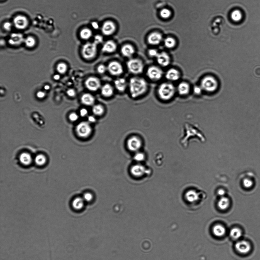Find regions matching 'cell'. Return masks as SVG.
<instances>
[{"instance_id": "obj_1", "label": "cell", "mask_w": 260, "mask_h": 260, "mask_svg": "<svg viewBox=\"0 0 260 260\" xmlns=\"http://www.w3.org/2000/svg\"><path fill=\"white\" fill-rule=\"evenodd\" d=\"M192 139H196L202 142L205 141L204 135L201 131L193 125L186 124L185 125L184 135L180 139V143L183 147L186 148L188 141Z\"/></svg>"}, {"instance_id": "obj_2", "label": "cell", "mask_w": 260, "mask_h": 260, "mask_svg": "<svg viewBox=\"0 0 260 260\" xmlns=\"http://www.w3.org/2000/svg\"><path fill=\"white\" fill-rule=\"evenodd\" d=\"M129 87L131 96L135 98L146 92L147 89V83L143 78L134 77L131 78Z\"/></svg>"}, {"instance_id": "obj_3", "label": "cell", "mask_w": 260, "mask_h": 260, "mask_svg": "<svg viewBox=\"0 0 260 260\" xmlns=\"http://www.w3.org/2000/svg\"><path fill=\"white\" fill-rule=\"evenodd\" d=\"M176 89L173 85L170 83H164L159 86L158 93L160 98L164 101H169L174 96Z\"/></svg>"}, {"instance_id": "obj_4", "label": "cell", "mask_w": 260, "mask_h": 260, "mask_svg": "<svg viewBox=\"0 0 260 260\" xmlns=\"http://www.w3.org/2000/svg\"><path fill=\"white\" fill-rule=\"evenodd\" d=\"M218 86V83L216 79L211 76L204 77L200 84L202 90L208 92H214L217 89Z\"/></svg>"}, {"instance_id": "obj_5", "label": "cell", "mask_w": 260, "mask_h": 260, "mask_svg": "<svg viewBox=\"0 0 260 260\" xmlns=\"http://www.w3.org/2000/svg\"><path fill=\"white\" fill-rule=\"evenodd\" d=\"M128 70L132 74H137L142 72L144 64L142 61L138 59H132L127 64Z\"/></svg>"}, {"instance_id": "obj_6", "label": "cell", "mask_w": 260, "mask_h": 260, "mask_svg": "<svg viewBox=\"0 0 260 260\" xmlns=\"http://www.w3.org/2000/svg\"><path fill=\"white\" fill-rule=\"evenodd\" d=\"M97 47L96 43H87L85 45L82 49V55L84 58L87 59H91L95 57Z\"/></svg>"}, {"instance_id": "obj_7", "label": "cell", "mask_w": 260, "mask_h": 260, "mask_svg": "<svg viewBox=\"0 0 260 260\" xmlns=\"http://www.w3.org/2000/svg\"><path fill=\"white\" fill-rule=\"evenodd\" d=\"M76 131L79 137L86 138L91 135L92 128L89 122H81L78 124L76 127Z\"/></svg>"}, {"instance_id": "obj_8", "label": "cell", "mask_w": 260, "mask_h": 260, "mask_svg": "<svg viewBox=\"0 0 260 260\" xmlns=\"http://www.w3.org/2000/svg\"><path fill=\"white\" fill-rule=\"evenodd\" d=\"M163 74L162 70L156 66L149 67L147 72L148 77L153 81L159 80L162 77Z\"/></svg>"}, {"instance_id": "obj_9", "label": "cell", "mask_w": 260, "mask_h": 260, "mask_svg": "<svg viewBox=\"0 0 260 260\" xmlns=\"http://www.w3.org/2000/svg\"><path fill=\"white\" fill-rule=\"evenodd\" d=\"M107 69L112 75L120 76L123 72V68L121 64L116 61H113L109 64Z\"/></svg>"}, {"instance_id": "obj_10", "label": "cell", "mask_w": 260, "mask_h": 260, "mask_svg": "<svg viewBox=\"0 0 260 260\" xmlns=\"http://www.w3.org/2000/svg\"><path fill=\"white\" fill-rule=\"evenodd\" d=\"M85 84L86 87L91 91H96L101 87V82L98 78L91 77L86 80Z\"/></svg>"}, {"instance_id": "obj_11", "label": "cell", "mask_w": 260, "mask_h": 260, "mask_svg": "<svg viewBox=\"0 0 260 260\" xmlns=\"http://www.w3.org/2000/svg\"><path fill=\"white\" fill-rule=\"evenodd\" d=\"M13 23L16 28L20 30H23L28 26V21L26 17L19 15L14 18Z\"/></svg>"}, {"instance_id": "obj_12", "label": "cell", "mask_w": 260, "mask_h": 260, "mask_svg": "<svg viewBox=\"0 0 260 260\" xmlns=\"http://www.w3.org/2000/svg\"><path fill=\"white\" fill-rule=\"evenodd\" d=\"M142 143L140 139L137 137H132L128 139L127 146L130 150L136 152L141 148Z\"/></svg>"}, {"instance_id": "obj_13", "label": "cell", "mask_w": 260, "mask_h": 260, "mask_svg": "<svg viewBox=\"0 0 260 260\" xmlns=\"http://www.w3.org/2000/svg\"><path fill=\"white\" fill-rule=\"evenodd\" d=\"M235 248L239 253L244 254L248 253L251 249L249 243L244 240L239 241L236 243Z\"/></svg>"}, {"instance_id": "obj_14", "label": "cell", "mask_w": 260, "mask_h": 260, "mask_svg": "<svg viewBox=\"0 0 260 260\" xmlns=\"http://www.w3.org/2000/svg\"><path fill=\"white\" fill-rule=\"evenodd\" d=\"M116 26L113 22L107 21L103 24L102 27V32L104 35H109L114 33Z\"/></svg>"}, {"instance_id": "obj_15", "label": "cell", "mask_w": 260, "mask_h": 260, "mask_svg": "<svg viewBox=\"0 0 260 260\" xmlns=\"http://www.w3.org/2000/svg\"><path fill=\"white\" fill-rule=\"evenodd\" d=\"M157 59L158 63L163 67H167L170 63V59L165 52H162L158 54Z\"/></svg>"}, {"instance_id": "obj_16", "label": "cell", "mask_w": 260, "mask_h": 260, "mask_svg": "<svg viewBox=\"0 0 260 260\" xmlns=\"http://www.w3.org/2000/svg\"><path fill=\"white\" fill-rule=\"evenodd\" d=\"M146 171L145 168L141 164L135 165L132 166L131 169V172L132 175L137 177L143 176Z\"/></svg>"}, {"instance_id": "obj_17", "label": "cell", "mask_w": 260, "mask_h": 260, "mask_svg": "<svg viewBox=\"0 0 260 260\" xmlns=\"http://www.w3.org/2000/svg\"><path fill=\"white\" fill-rule=\"evenodd\" d=\"M24 40L23 35L21 34L13 33L11 35L8 42L12 45H18L21 44Z\"/></svg>"}, {"instance_id": "obj_18", "label": "cell", "mask_w": 260, "mask_h": 260, "mask_svg": "<svg viewBox=\"0 0 260 260\" xmlns=\"http://www.w3.org/2000/svg\"><path fill=\"white\" fill-rule=\"evenodd\" d=\"M166 78L169 81H175L178 80L180 78L179 71L174 69H169L166 73Z\"/></svg>"}, {"instance_id": "obj_19", "label": "cell", "mask_w": 260, "mask_h": 260, "mask_svg": "<svg viewBox=\"0 0 260 260\" xmlns=\"http://www.w3.org/2000/svg\"><path fill=\"white\" fill-rule=\"evenodd\" d=\"M162 40L161 34L156 32L151 33L148 37V41L152 45H157L160 43Z\"/></svg>"}, {"instance_id": "obj_20", "label": "cell", "mask_w": 260, "mask_h": 260, "mask_svg": "<svg viewBox=\"0 0 260 260\" xmlns=\"http://www.w3.org/2000/svg\"><path fill=\"white\" fill-rule=\"evenodd\" d=\"M190 87L188 83L185 82H181L178 85L177 91L179 94L181 96H186L189 93Z\"/></svg>"}, {"instance_id": "obj_21", "label": "cell", "mask_w": 260, "mask_h": 260, "mask_svg": "<svg viewBox=\"0 0 260 260\" xmlns=\"http://www.w3.org/2000/svg\"><path fill=\"white\" fill-rule=\"evenodd\" d=\"M81 102L83 104L87 106H91L94 105L95 98L90 93H86L83 94L81 98Z\"/></svg>"}, {"instance_id": "obj_22", "label": "cell", "mask_w": 260, "mask_h": 260, "mask_svg": "<svg viewBox=\"0 0 260 260\" xmlns=\"http://www.w3.org/2000/svg\"><path fill=\"white\" fill-rule=\"evenodd\" d=\"M114 84L116 89L120 92L124 91L127 86L126 80L123 78L117 79L115 81Z\"/></svg>"}, {"instance_id": "obj_23", "label": "cell", "mask_w": 260, "mask_h": 260, "mask_svg": "<svg viewBox=\"0 0 260 260\" xmlns=\"http://www.w3.org/2000/svg\"><path fill=\"white\" fill-rule=\"evenodd\" d=\"M201 194V192L198 193V191H196V190H191L188 192L186 195V198L188 201L191 203H193L198 200L199 196Z\"/></svg>"}, {"instance_id": "obj_24", "label": "cell", "mask_w": 260, "mask_h": 260, "mask_svg": "<svg viewBox=\"0 0 260 260\" xmlns=\"http://www.w3.org/2000/svg\"><path fill=\"white\" fill-rule=\"evenodd\" d=\"M117 46L114 42L111 40L107 41L105 43L102 47L103 52L111 53L115 52L116 50Z\"/></svg>"}, {"instance_id": "obj_25", "label": "cell", "mask_w": 260, "mask_h": 260, "mask_svg": "<svg viewBox=\"0 0 260 260\" xmlns=\"http://www.w3.org/2000/svg\"><path fill=\"white\" fill-rule=\"evenodd\" d=\"M101 93L103 96L106 97H111L114 93L113 87L109 84H105L101 88Z\"/></svg>"}, {"instance_id": "obj_26", "label": "cell", "mask_w": 260, "mask_h": 260, "mask_svg": "<svg viewBox=\"0 0 260 260\" xmlns=\"http://www.w3.org/2000/svg\"><path fill=\"white\" fill-rule=\"evenodd\" d=\"M135 52V49L131 45H124L121 49L122 55L127 57H132Z\"/></svg>"}, {"instance_id": "obj_27", "label": "cell", "mask_w": 260, "mask_h": 260, "mask_svg": "<svg viewBox=\"0 0 260 260\" xmlns=\"http://www.w3.org/2000/svg\"><path fill=\"white\" fill-rule=\"evenodd\" d=\"M19 159L22 164L28 166L31 163L32 158L31 155L28 153H23L20 154Z\"/></svg>"}, {"instance_id": "obj_28", "label": "cell", "mask_w": 260, "mask_h": 260, "mask_svg": "<svg viewBox=\"0 0 260 260\" xmlns=\"http://www.w3.org/2000/svg\"><path fill=\"white\" fill-rule=\"evenodd\" d=\"M225 228L220 224L215 225L213 228V234L217 237H222L225 234Z\"/></svg>"}, {"instance_id": "obj_29", "label": "cell", "mask_w": 260, "mask_h": 260, "mask_svg": "<svg viewBox=\"0 0 260 260\" xmlns=\"http://www.w3.org/2000/svg\"><path fill=\"white\" fill-rule=\"evenodd\" d=\"M230 202L229 198L223 197L221 198L218 202V206L221 210H225L229 208Z\"/></svg>"}, {"instance_id": "obj_30", "label": "cell", "mask_w": 260, "mask_h": 260, "mask_svg": "<svg viewBox=\"0 0 260 260\" xmlns=\"http://www.w3.org/2000/svg\"><path fill=\"white\" fill-rule=\"evenodd\" d=\"M84 199L77 197L75 199L72 203V205L74 209L76 210H81L84 207Z\"/></svg>"}, {"instance_id": "obj_31", "label": "cell", "mask_w": 260, "mask_h": 260, "mask_svg": "<svg viewBox=\"0 0 260 260\" xmlns=\"http://www.w3.org/2000/svg\"><path fill=\"white\" fill-rule=\"evenodd\" d=\"M230 235L231 237L234 239H239L242 235V231L241 229L238 228H234L231 229L230 231Z\"/></svg>"}, {"instance_id": "obj_32", "label": "cell", "mask_w": 260, "mask_h": 260, "mask_svg": "<svg viewBox=\"0 0 260 260\" xmlns=\"http://www.w3.org/2000/svg\"><path fill=\"white\" fill-rule=\"evenodd\" d=\"M92 111L95 115L100 116L103 114L104 110L103 106L101 105H96L93 106Z\"/></svg>"}, {"instance_id": "obj_33", "label": "cell", "mask_w": 260, "mask_h": 260, "mask_svg": "<svg viewBox=\"0 0 260 260\" xmlns=\"http://www.w3.org/2000/svg\"><path fill=\"white\" fill-rule=\"evenodd\" d=\"M81 37L84 40L89 39L92 35V33L91 30L88 28H84L80 32Z\"/></svg>"}, {"instance_id": "obj_34", "label": "cell", "mask_w": 260, "mask_h": 260, "mask_svg": "<svg viewBox=\"0 0 260 260\" xmlns=\"http://www.w3.org/2000/svg\"><path fill=\"white\" fill-rule=\"evenodd\" d=\"M47 159L45 156L42 154L37 155L35 159V164L38 166L44 165L46 162Z\"/></svg>"}, {"instance_id": "obj_35", "label": "cell", "mask_w": 260, "mask_h": 260, "mask_svg": "<svg viewBox=\"0 0 260 260\" xmlns=\"http://www.w3.org/2000/svg\"><path fill=\"white\" fill-rule=\"evenodd\" d=\"M25 45L28 47H33L36 44V40L34 37L28 36L25 40Z\"/></svg>"}, {"instance_id": "obj_36", "label": "cell", "mask_w": 260, "mask_h": 260, "mask_svg": "<svg viewBox=\"0 0 260 260\" xmlns=\"http://www.w3.org/2000/svg\"><path fill=\"white\" fill-rule=\"evenodd\" d=\"M231 17L234 21H239L242 19V15L241 12L238 10H236L233 12Z\"/></svg>"}, {"instance_id": "obj_37", "label": "cell", "mask_w": 260, "mask_h": 260, "mask_svg": "<svg viewBox=\"0 0 260 260\" xmlns=\"http://www.w3.org/2000/svg\"><path fill=\"white\" fill-rule=\"evenodd\" d=\"M165 44L166 47L171 48L174 47V46L175 45L176 42L174 39L171 38V37H169V38L166 39L165 40Z\"/></svg>"}, {"instance_id": "obj_38", "label": "cell", "mask_w": 260, "mask_h": 260, "mask_svg": "<svg viewBox=\"0 0 260 260\" xmlns=\"http://www.w3.org/2000/svg\"><path fill=\"white\" fill-rule=\"evenodd\" d=\"M67 67L66 64L63 63L59 64L57 66V69L58 71L60 73L63 74L67 71Z\"/></svg>"}, {"instance_id": "obj_39", "label": "cell", "mask_w": 260, "mask_h": 260, "mask_svg": "<svg viewBox=\"0 0 260 260\" xmlns=\"http://www.w3.org/2000/svg\"><path fill=\"white\" fill-rule=\"evenodd\" d=\"M160 15L163 18H167L171 15V12L167 9H164L160 12Z\"/></svg>"}, {"instance_id": "obj_40", "label": "cell", "mask_w": 260, "mask_h": 260, "mask_svg": "<svg viewBox=\"0 0 260 260\" xmlns=\"http://www.w3.org/2000/svg\"><path fill=\"white\" fill-rule=\"evenodd\" d=\"M243 184L246 188H250L253 186V182L249 178H245L243 181Z\"/></svg>"}, {"instance_id": "obj_41", "label": "cell", "mask_w": 260, "mask_h": 260, "mask_svg": "<svg viewBox=\"0 0 260 260\" xmlns=\"http://www.w3.org/2000/svg\"><path fill=\"white\" fill-rule=\"evenodd\" d=\"M145 158L144 154L142 153H137L136 154L135 156H134V159L136 161H138V162H141L144 160Z\"/></svg>"}, {"instance_id": "obj_42", "label": "cell", "mask_w": 260, "mask_h": 260, "mask_svg": "<svg viewBox=\"0 0 260 260\" xmlns=\"http://www.w3.org/2000/svg\"><path fill=\"white\" fill-rule=\"evenodd\" d=\"M107 70H108L107 67L104 64H100L97 68L98 72L100 74H104Z\"/></svg>"}, {"instance_id": "obj_43", "label": "cell", "mask_w": 260, "mask_h": 260, "mask_svg": "<svg viewBox=\"0 0 260 260\" xmlns=\"http://www.w3.org/2000/svg\"><path fill=\"white\" fill-rule=\"evenodd\" d=\"M93 198V195L91 193H87L84 194V196H83V199L84 201H91Z\"/></svg>"}, {"instance_id": "obj_44", "label": "cell", "mask_w": 260, "mask_h": 260, "mask_svg": "<svg viewBox=\"0 0 260 260\" xmlns=\"http://www.w3.org/2000/svg\"><path fill=\"white\" fill-rule=\"evenodd\" d=\"M159 54L157 51L155 49H151L149 51V55L151 57H157Z\"/></svg>"}, {"instance_id": "obj_45", "label": "cell", "mask_w": 260, "mask_h": 260, "mask_svg": "<svg viewBox=\"0 0 260 260\" xmlns=\"http://www.w3.org/2000/svg\"><path fill=\"white\" fill-rule=\"evenodd\" d=\"M103 41V37L100 35H97L95 37V43L96 45L101 43Z\"/></svg>"}, {"instance_id": "obj_46", "label": "cell", "mask_w": 260, "mask_h": 260, "mask_svg": "<svg viewBox=\"0 0 260 260\" xmlns=\"http://www.w3.org/2000/svg\"><path fill=\"white\" fill-rule=\"evenodd\" d=\"M3 27H4L5 30L10 31L12 29V24L11 23L8 22H7L4 23Z\"/></svg>"}, {"instance_id": "obj_47", "label": "cell", "mask_w": 260, "mask_h": 260, "mask_svg": "<svg viewBox=\"0 0 260 260\" xmlns=\"http://www.w3.org/2000/svg\"><path fill=\"white\" fill-rule=\"evenodd\" d=\"M69 118L71 121H75L77 120L78 116L75 113H72L69 115Z\"/></svg>"}, {"instance_id": "obj_48", "label": "cell", "mask_w": 260, "mask_h": 260, "mask_svg": "<svg viewBox=\"0 0 260 260\" xmlns=\"http://www.w3.org/2000/svg\"><path fill=\"white\" fill-rule=\"evenodd\" d=\"M202 90L201 87L195 86L193 89V92L195 94L199 95L201 93Z\"/></svg>"}, {"instance_id": "obj_49", "label": "cell", "mask_w": 260, "mask_h": 260, "mask_svg": "<svg viewBox=\"0 0 260 260\" xmlns=\"http://www.w3.org/2000/svg\"><path fill=\"white\" fill-rule=\"evenodd\" d=\"M67 93L69 96L70 97H74L76 95V92L74 90L72 89H70L68 90Z\"/></svg>"}, {"instance_id": "obj_50", "label": "cell", "mask_w": 260, "mask_h": 260, "mask_svg": "<svg viewBox=\"0 0 260 260\" xmlns=\"http://www.w3.org/2000/svg\"><path fill=\"white\" fill-rule=\"evenodd\" d=\"M80 114L81 116L84 117L88 114V111L85 108H83L80 111Z\"/></svg>"}, {"instance_id": "obj_51", "label": "cell", "mask_w": 260, "mask_h": 260, "mask_svg": "<svg viewBox=\"0 0 260 260\" xmlns=\"http://www.w3.org/2000/svg\"><path fill=\"white\" fill-rule=\"evenodd\" d=\"M37 97L40 98H43L45 96V93L42 91H39L37 94Z\"/></svg>"}, {"instance_id": "obj_52", "label": "cell", "mask_w": 260, "mask_h": 260, "mask_svg": "<svg viewBox=\"0 0 260 260\" xmlns=\"http://www.w3.org/2000/svg\"><path fill=\"white\" fill-rule=\"evenodd\" d=\"M88 120L89 122H91V123H94L96 121V119L94 116H90L88 117Z\"/></svg>"}, {"instance_id": "obj_53", "label": "cell", "mask_w": 260, "mask_h": 260, "mask_svg": "<svg viewBox=\"0 0 260 260\" xmlns=\"http://www.w3.org/2000/svg\"><path fill=\"white\" fill-rule=\"evenodd\" d=\"M91 25L93 27V28L95 29H98L99 28V25H98V23L96 22H93L92 23Z\"/></svg>"}, {"instance_id": "obj_54", "label": "cell", "mask_w": 260, "mask_h": 260, "mask_svg": "<svg viewBox=\"0 0 260 260\" xmlns=\"http://www.w3.org/2000/svg\"><path fill=\"white\" fill-rule=\"evenodd\" d=\"M53 78L54 79L57 80H58L60 78V76L58 74H56L54 76Z\"/></svg>"}, {"instance_id": "obj_55", "label": "cell", "mask_w": 260, "mask_h": 260, "mask_svg": "<svg viewBox=\"0 0 260 260\" xmlns=\"http://www.w3.org/2000/svg\"><path fill=\"white\" fill-rule=\"evenodd\" d=\"M44 89L45 90H48L50 89V86H49L48 85L45 86L44 87Z\"/></svg>"}]
</instances>
